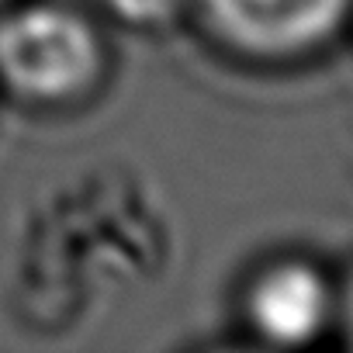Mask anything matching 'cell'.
<instances>
[{
	"label": "cell",
	"mask_w": 353,
	"mask_h": 353,
	"mask_svg": "<svg viewBox=\"0 0 353 353\" xmlns=\"http://www.w3.org/2000/svg\"><path fill=\"white\" fill-rule=\"evenodd\" d=\"M336 291L325 274L305 260H281L267 267L246 298L253 329L274 346H305L336 319Z\"/></svg>",
	"instance_id": "3957f363"
},
{
	"label": "cell",
	"mask_w": 353,
	"mask_h": 353,
	"mask_svg": "<svg viewBox=\"0 0 353 353\" xmlns=\"http://www.w3.org/2000/svg\"><path fill=\"white\" fill-rule=\"evenodd\" d=\"M108 8L128 25H163L176 18L184 0H108Z\"/></svg>",
	"instance_id": "277c9868"
},
{
	"label": "cell",
	"mask_w": 353,
	"mask_h": 353,
	"mask_svg": "<svg viewBox=\"0 0 353 353\" xmlns=\"http://www.w3.org/2000/svg\"><path fill=\"white\" fill-rule=\"evenodd\" d=\"M336 319H339V325H343V332H346V343L353 346V274H350L346 288H343L339 298H336Z\"/></svg>",
	"instance_id": "5b68a950"
},
{
	"label": "cell",
	"mask_w": 353,
	"mask_h": 353,
	"mask_svg": "<svg viewBox=\"0 0 353 353\" xmlns=\"http://www.w3.org/2000/svg\"><path fill=\"white\" fill-rule=\"evenodd\" d=\"M101 73L94 25L59 4H28L0 18V80L28 101H70Z\"/></svg>",
	"instance_id": "6da1fadb"
},
{
	"label": "cell",
	"mask_w": 353,
	"mask_h": 353,
	"mask_svg": "<svg viewBox=\"0 0 353 353\" xmlns=\"http://www.w3.org/2000/svg\"><path fill=\"white\" fill-rule=\"evenodd\" d=\"M222 42L260 59L305 56L343 32L353 0H198Z\"/></svg>",
	"instance_id": "7a4b0ae2"
}]
</instances>
